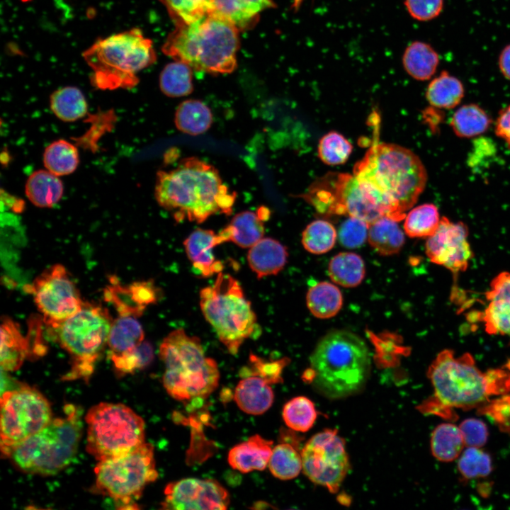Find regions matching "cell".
<instances>
[{"instance_id":"b9f144b4","label":"cell","mask_w":510,"mask_h":510,"mask_svg":"<svg viewBox=\"0 0 510 510\" xmlns=\"http://www.w3.org/2000/svg\"><path fill=\"white\" fill-rule=\"evenodd\" d=\"M337 232L332 224L324 220H317L307 225L302 234V244L305 249L313 254L329 251L335 245Z\"/></svg>"},{"instance_id":"f546056e","label":"cell","mask_w":510,"mask_h":510,"mask_svg":"<svg viewBox=\"0 0 510 510\" xmlns=\"http://www.w3.org/2000/svg\"><path fill=\"white\" fill-rule=\"evenodd\" d=\"M439 61V55L434 48L421 41H414L409 45L402 57L406 72L419 81L429 79L435 74Z\"/></svg>"},{"instance_id":"603a6c76","label":"cell","mask_w":510,"mask_h":510,"mask_svg":"<svg viewBox=\"0 0 510 510\" xmlns=\"http://www.w3.org/2000/svg\"><path fill=\"white\" fill-rule=\"evenodd\" d=\"M234 400L239 408L251 415L265 413L273 404V391L262 378L249 375L242 378L234 393Z\"/></svg>"},{"instance_id":"cb8c5ba5","label":"cell","mask_w":510,"mask_h":510,"mask_svg":"<svg viewBox=\"0 0 510 510\" xmlns=\"http://www.w3.org/2000/svg\"><path fill=\"white\" fill-rule=\"evenodd\" d=\"M29 337L23 336L18 324L4 317L1 324V368L4 371L18 369L32 353Z\"/></svg>"},{"instance_id":"d590c367","label":"cell","mask_w":510,"mask_h":510,"mask_svg":"<svg viewBox=\"0 0 510 510\" xmlns=\"http://www.w3.org/2000/svg\"><path fill=\"white\" fill-rule=\"evenodd\" d=\"M491 118L480 106L470 103L460 106L450 120L453 132L459 137L470 138L484 133Z\"/></svg>"},{"instance_id":"2e32d148","label":"cell","mask_w":510,"mask_h":510,"mask_svg":"<svg viewBox=\"0 0 510 510\" xmlns=\"http://www.w3.org/2000/svg\"><path fill=\"white\" fill-rule=\"evenodd\" d=\"M468 229L463 222L441 218L433 234L427 237L425 252L434 264L441 265L457 274L465 271L473 254L468 241Z\"/></svg>"},{"instance_id":"e575fe53","label":"cell","mask_w":510,"mask_h":510,"mask_svg":"<svg viewBox=\"0 0 510 510\" xmlns=\"http://www.w3.org/2000/svg\"><path fill=\"white\" fill-rule=\"evenodd\" d=\"M50 109L55 115L64 122H74L84 118L88 104L82 91L75 86H64L50 96Z\"/></svg>"},{"instance_id":"680465c9","label":"cell","mask_w":510,"mask_h":510,"mask_svg":"<svg viewBox=\"0 0 510 510\" xmlns=\"http://www.w3.org/2000/svg\"><path fill=\"white\" fill-rule=\"evenodd\" d=\"M208 1L209 4H210V3H211V1H212V0H208Z\"/></svg>"},{"instance_id":"ac0fdd59","label":"cell","mask_w":510,"mask_h":510,"mask_svg":"<svg viewBox=\"0 0 510 510\" xmlns=\"http://www.w3.org/2000/svg\"><path fill=\"white\" fill-rule=\"evenodd\" d=\"M485 297L488 305L482 318L485 331L510 336V273L503 271L495 276Z\"/></svg>"},{"instance_id":"60d3db41","label":"cell","mask_w":510,"mask_h":510,"mask_svg":"<svg viewBox=\"0 0 510 510\" xmlns=\"http://www.w3.org/2000/svg\"><path fill=\"white\" fill-rule=\"evenodd\" d=\"M268 466L276 478L282 480L295 478L302 469L301 453L291 443H280L273 448Z\"/></svg>"},{"instance_id":"8d00e7d4","label":"cell","mask_w":510,"mask_h":510,"mask_svg":"<svg viewBox=\"0 0 510 510\" xmlns=\"http://www.w3.org/2000/svg\"><path fill=\"white\" fill-rule=\"evenodd\" d=\"M43 164L47 170L57 176L73 173L79 162L76 146L64 139L51 142L43 153Z\"/></svg>"},{"instance_id":"d4e9b609","label":"cell","mask_w":510,"mask_h":510,"mask_svg":"<svg viewBox=\"0 0 510 510\" xmlns=\"http://www.w3.org/2000/svg\"><path fill=\"white\" fill-rule=\"evenodd\" d=\"M217 234L221 244L232 242L242 248H250L264 237V220L258 212L243 211Z\"/></svg>"},{"instance_id":"ffe728a7","label":"cell","mask_w":510,"mask_h":510,"mask_svg":"<svg viewBox=\"0 0 510 510\" xmlns=\"http://www.w3.org/2000/svg\"><path fill=\"white\" fill-rule=\"evenodd\" d=\"M217 234L211 230L197 229L183 242L189 260L199 275L204 278L222 271L223 265L217 260L212 249L220 244Z\"/></svg>"},{"instance_id":"6da1fadb","label":"cell","mask_w":510,"mask_h":510,"mask_svg":"<svg viewBox=\"0 0 510 510\" xmlns=\"http://www.w3.org/2000/svg\"><path fill=\"white\" fill-rule=\"evenodd\" d=\"M353 175L384 216L397 222L404 219L427 182L426 170L416 154L375 138L355 164Z\"/></svg>"},{"instance_id":"6f0895ef","label":"cell","mask_w":510,"mask_h":510,"mask_svg":"<svg viewBox=\"0 0 510 510\" xmlns=\"http://www.w3.org/2000/svg\"><path fill=\"white\" fill-rule=\"evenodd\" d=\"M303 0H293V6L295 8L299 7Z\"/></svg>"},{"instance_id":"c3c4849f","label":"cell","mask_w":510,"mask_h":510,"mask_svg":"<svg viewBox=\"0 0 510 510\" xmlns=\"http://www.w3.org/2000/svg\"><path fill=\"white\" fill-rule=\"evenodd\" d=\"M172 16L188 23L195 21L210 11L208 0H163Z\"/></svg>"},{"instance_id":"7bdbcfd3","label":"cell","mask_w":510,"mask_h":510,"mask_svg":"<svg viewBox=\"0 0 510 510\" xmlns=\"http://www.w3.org/2000/svg\"><path fill=\"white\" fill-rule=\"evenodd\" d=\"M282 416L288 427L293 431L306 432L314 425L317 412L310 399L298 396L285 404Z\"/></svg>"},{"instance_id":"bcb514c9","label":"cell","mask_w":510,"mask_h":510,"mask_svg":"<svg viewBox=\"0 0 510 510\" xmlns=\"http://www.w3.org/2000/svg\"><path fill=\"white\" fill-rule=\"evenodd\" d=\"M152 345L143 341L134 351L111 360L115 371L118 375L134 373L147 367L153 361Z\"/></svg>"},{"instance_id":"ee69618b","label":"cell","mask_w":510,"mask_h":510,"mask_svg":"<svg viewBox=\"0 0 510 510\" xmlns=\"http://www.w3.org/2000/svg\"><path fill=\"white\" fill-rule=\"evenodd\" d=\"M353 146L341 134L332 131L324 135L318 144V156L330 166L345 163L352 152Z\"/></svg>"},{"instance_id":"836d02e7","label":"cell","mask_w":510,"mask_h":510,"mask_svg":"<svg viewBox=\"0 0 510 510\" xmlns=\"http://www.w3.org/2000/svg\"><path fill=\"white\" fill-rule=\"evenodd\" d=\"M212 114L201 101L189 99L178 105L175 113V125L178 130L190 135L206 132L212 123Z\"/></svg>"},{"instance_id":"d6986e66","label":"cell","mask_w":510,"mask_h":510,"mask_svg":"<svg viewBox=\"0 0 510 510\" xmlns=\"http://www.w3.org/2000/svg\"><path fill=\"white\" fill-rule=\"evenodd\" d=\"M339 204L344 215L357 217L370 225L384 216L354 175L337 173Z\"/></svg>"},{"instance_id":"f907efd6","label":"cell","mask_w":510,"mask_h":510,"mask_svg":"<svg viewBox=\"0 0 510 510\" xmlns=\"http://www.w3.org/2000/svg\"><path fill=\"white\" fill-rule=\"evenodd\" d=\"M479 412L491 417L500 429L510 432V395L488 402Z\"/></svg>"},{"instance_id":"4316f807","label":"cell","mask_w":510,"mask_h":510,"mask_svg":"<svg viewBox=\"0 0 510 510\" xmlns=\"http://www.w3.org/2000/svg\"><path fill=\"white\" fill-rule=\"evenodd\" d=\"M273 6L271 0H212L208 13L230 22L237 28H244L261 11Z\"/></svg>"},{"instance_id":"5b68a950","label":"cell","mask_w":510,"mask_h":510,"mask_svg":"<svg viewBox=\"0 0 510 510\" xmlns=\"http://www.w3.org/2000/svg\"><path fill=\"white\" fill-rule=\"evenodd\" d=\"M165 366L163 385L179 401L204 399L217 387L220 372L215 361L205 357L199 339L182 329L168 334L159 347Z\"/></svg>"},{"instance_id":"f5cc1de1","label":"cell","mask_w":510,"mask_h":510,"mask_svg":"<svg viewBox=\"0 0 510 510\" xmlns=\"http://www.w3.org/2000/svg\"><path fill=\"white\" fill-rule=\"evenodd\" d=\"M128 288L132 303L143 311L147 305L159 300V288L152 280L135 282L128 285Z\"/></svg>"},{"instance_id":"db71d44e","label":"cell","mask_w":510,"mask_h":510,"mask_svg":"<svg viewBox=\"0 0 510 510\" xmlns=\"http://www.w3.org/2000/svg\"><path fill=\"white\" fill-rule=\"evenodd\" d=\"M465 445L468 447H482L488 438L486 424L477 419H468L461 422L459 426Z\"/></svg>"},{"instance_id":"8992f818","label":"cell","mask_w":510,"mask_h":510,"mask_svg":"<svg viewBox=\"0 0 510 510\" xmlns=\"http://www.w3.org/2000/svg\"><path fill=\"white\" fill-rule=\"evenodd\" d=\"M82 56L93 71L92 82L101 89L134 86L137 74L156 61L152 40L139 28L98 39Z\"/></svg>"},{"instance_id":"9a60e30c","label":"cell","mask_w":510,"mask_h":510,"mask_svg":"<svg viewBox=\"0 0 510 510\" xmlns=\"http://www.w3.org/2000/svg\"><path fill=\"white\" fill-rule=\"evenodd\" d=\"M26 289L33 295L45 323L55 328L82 307L78 288L65 267L55 264L37 276Z\"/></svg>"},{"instance_id":"816d5d0a","label":"cell","mask_w":510,"mask_h":510,"mask_svg":"<svg viewBox=\"0 0 510 510\" xmlns=\"http://www.w3.org/2000/svg\"><path fill=\"white\" fill-rule=\"evenodd\" d=\"M444 0H405L409 15L419 21H429L438 17L443 8Z\"/></svg>"},{"instance_id":"7402d4cb","label":"cell","mask_w":510,"mask_h":510,"mask_svg":"<svg viewBox=\"0 0 510 510\" xmlns=\"http://www.w3.org/2000/svg\"><path fill=\"white\" fill-rule=\"evenodd\" d=\"M287 248L278 240L263 237L248 251L247 261L258 278L277 275L288 262Z\"/></svg>"},{"instance_id":"277c9868","label":"cell","mask_w":510,"mask_h":510,"mask_svg":"<svg viewBox=\"0 0 510 510\" xmlns=\"http://www.w3.org/2000/svg\"><path fill=\"white\" fill-rule=\"evenodd\" d=\"M177 21L163 45L165 55L199 71L212 74L234 71L239 47L238 28L234 25L210 13L191 23Z\"/></svg>"},{"instance_id":"83f0119b","label":"cell","mask_w":510,"mask_h":510,"mask_svg":"<svg viewBox=\"0 0 510 510\" xmlns=\"http://www.w3.org/2000/svg\"><path fill=\"white\" fill-rule=\"evenodd\" d=\"M26 196L35 206L51 208L62 198L64 186L59 176L48 170L33 172L27 179Z\"/></svg>"},{"instance_id":"9c48e42d","label":"cell","mask_w":510,"mask_h":510,"mask_svg":"<svg viewBox=\"0 0 510 510\" xmlns=\"http://www.w3.org/2000/svg\"><path fill=\"white\" fill-rule=\"evenodd\" d=\"M201 311L220 341L232 354L257 330L256 316L239 282L219 273L212 285L200 292Z\"/></svg>"},{"instance_id":"3957f363","label":"cell","mask_w":510,"mask_h":510,"mask_svg":"<svg viewBox=\"0 0 510 510\" xmlns=\"http://www.w3.org/2000/svg\"><path fill=\"white\" fill-rule=\"evenodd\" d=\"M306 380L322 395L345 398L363 390L370 370V357L364 340L346 330H334L317 343L310 358Z\"/></svg>"},{"instance_id":"52a82bcc","label":"cell","mask_w":510,"mask_h":510,"mask_svg":"<svg viewBox=\"0 0 510 510\" xmlns=\"http://www.w3.org/2000/svg\"><path fill=\"white\" fill-rule=\"evenodd\" d=\"M64 416L12 448L7 457L23 471L52 475L66 468L75 456L82 434V412L74 404L64 407Z\"/></svg>"},{"instance_id":"11a10c76","label":"cell","mask_w":510,"mask_h":510,"mask_svg":"<svg viewBox=\"0 0 510 510\" xmlns=\"http://www.w3.org/2000/svg\"><path fill=\"white\" fill-rule=\"evenodd\" d=\"M495 133L510 149V105L499 112L495 123Z\"/></svg>"},{"instance_id":"44dd1931","label":"cell","mask_w":510,"mask_h":510,"mask_svg":"<svg viewBox=\"0 0 510 510\" xmlns=\"http://www.w3.org/2000/svg\"><path fill=\"white\" fill-rule=\"evenodd\" d=\"M273 450V441L256 434L233 446L227 460L234 470L243 473L264 470L268 465Z\"/></svg>"},{"instance_id":"74e56055","label":"cell","mask_w":510,"mask_h":510,"mask_svg":"<svg viewBox=\"0 0 510 510\" xmlns=\"http://www.w3.org/2000/svg\"><path fill=\"white\" fill-rule=\"evenodd\" d=\"M464 445L460 428L453 424H441L431 434V453L438 460L450 462L456 459Z\"/></svg>"},{"instance_id":"7dc6e473","label":"cell","mask_w":510,"mask_h":510,"mask_svg":"<svg viewBox=\"0 0 510 510\" xmlns=\"http://www.w3.org/2000/svg\"><path fill=\"white\" fill-rule=\"evenodd\" d=\"M458 470L468 479L487 476L492 470L491 458L477 447H469L460 458Z\"/></svg>"},{"instance_id":"1f68e13d","label":"cell","mask_w":510,"mask_h":510,"mask_svg":"<svg viewBox=\"0 0 510 510\" xmlns=\"http://www.w3.org/2000/svg\"><path fill=\"white\" fill-rule=\"evenodd\" d=\"M366 274L362 257L353 252H340L333 256L328 264V275L332 281L345 288L356 287Z\"/></svg>"},{"instance_id":"9f6ffc18","label":"cell","mask_w":510,"mask_h":510,"mask_svg":"<svg viewBox=\"0 0 510 510\" xmlns=\"http://www.w3.org/2000/svg\"><path fill=\"white\" fill-rule=\"evenodd\" d=\"M498 64L502 75L510 80V44L506 45L501 51Z\"/></svg>"},{"instance_id":"ba28073f","label":"cell","mask_w":510,"mask_h":510,"mask_svg":"<svg viewBox=\"0 0 510 510\" xmlns=\"http://www.w3.org/2000/svg\"><path fill=\"white\" fill-rule=\"evenodd\" d=\"M427 375L434 400L449 408L470 409L481 407L492 395H501L495 369L482 373L469 353L455 357L454 351H441L431 363Z\"/></svg>"},{"instance_id":"7a4b0ae2","label":"cell","mask_w":510,"mask_h":510,"mask_svg":"<svg viewBox=\"0 0 510 510\" xmlns=\"http://www.w3.org/2000/svg\"><path fill=\"white\" fill-rule=\"evenodd\" d=\"M154 196L176 221L201 223L216 213L230 215L236 193L222 183L212 165L193 157L157 172Z\"/></svg>"},{"instance_id":"4dcf8cb0","label":"cell","mask_w":510,"mask_h":510,"mask_svg":"<svg viewBox=\"0 0 510 510\" xmlns=\"http://www.w3.org/2000/svg\"><path fill=\"white\" fill-rule=\"evenodd\" d=\"M343 301L339 288L328 281L312 285L306 295L308 310L319 319H329L336 315L343 306Z\"/></svg>"},{"instance_id":"4fadbf2b","label":"cell","mask_w":510,"mask_h":510,"mask_svg":"<svg viewBox=\"0 0 510 510\" xmlns=\"http://www.w3.org/2000/svg\"><path fill=\"white\" fill-rule=\"evenodd\" d=\"M47 400L35 388L21 385L1 393V449L10 450L45 428L51 421Z\"/></svg>"},{"instance_id":"e0dca14e","label":"cell","mask_w":510,"mask_h":510,"mask_svg":"<svg viewBox=\"0 0 510 510\" xmlns=\"http://www.w3.org/2000/svg\"><path fill=\"white\" fill-rule=\"evenodd\" d=\"M164 509H226L230 495L218 482L210 479L184 478L169 483L164 489Z\"/></svg>"},{"instance_id":"ab89813d","label":"cell","mask_w":510,"mask_h":510,"mask_svg":"<svg viewBox=\"0 0 510 510\" xmlns=\"http://www.w3.org/2000/svg\"><path fill=\"white\" fill-rule=\"evenodd\" d=\"M404 218V230L411 238L429 237L436 230L441 220L438 208L433 203L412 208Z\"/></svg>"},{"instance_id":"484cf974","label":"cell","mask_w":510,"mask_h":510,"mask_svg":"<svg viewBox=\"0 0 510 510\" xmlns=\"http://www.w3.org/2000/svg\"><path fill=\"white\" fill-rule=\"evenodd\" d=\"M137 318L119 315L113 321L107 344L110 360L132 352L144 341V330Z\"/></svg>"},{"instance_id":"d6a6232c","label":"cell","mask_w":510,"mask_h":510,"mask_svg":"<svg viewBox=\"0 0 510 510\" xmlns=\"http://www.w3.org/2000/svg\"><path fill=\"white\" fill-rule=\"evenodd\" d=\"M464 93L462 81L448 72L443 71L429 83L426 97L435 108L452 109L460 103Z\"/></svg>"},{"instance_id":"f35d334b","label":"cell","mask_w":510,"mask_h":510,"mask_svg":"<svg viewBox=\"0 0 510 510\" xmlns=\"http://www.w3.org/2000/svg\"><path fill=\"white\" fill-rule=\"evenodd\" d=\"M192 67L176 61L168 64L159 76L161 91L169 97H181L193 91Z\"/></svg>"},{"instance_id":"681fc988","label":"cell","mask_w":510,"mask_h":510,"mask_svg":"<svg viewBox=\"0 0 510 510\" xmlns=\"http://www.w3.org/2000/svg\"><path fill=\"white\" fill-rule=\"evenodd\" d=\"M369 225L365 221L349 217L341 223L337 232L339 243L345 248L361 246L368 238Z\"/></svg>"},{"instance_id":"30bf717a","label":"cell","mask_w":510,"mask_h":510,"mask_svg":"<svg viewBox=\"0 0 510 510\" xmlns=\"http://www.w3.org/2000/svg\"><path fill=\"white\" fill-rule=\"evenodd\" d=\"M113 321L106 308L84 302L79 311L52 329L70 356L71 368L64 379H89L107 346Z\"/></svg>"},{"instance_id":"5bb4252c","label":"cell","mask_w":510,"mask_h":510,"mask_svg":"<svg viewBox=\"0 0 510 510\" xmlns=\"http://www.w3.org/2000/svg\"><path fill=\"white\" fill-rule=\"evenodd\" d=\"M302 471L314 483L336 493L349 468L345 441L336 430L314 435L301 450Z\"/></svg>"},{"instance_id":"f6af8a7d","label":"cell","mask_w":510,"mask_h":510,"mask_svg":"<svg viewBox=\"0 0 510 510\" xmlns=\"http://www.w3.org/2000/svg\"><path fill=\"white\" fill-rule=\"evenodd\" d=\"M286 358L277 361H266L258 356L251 353L249 362L239 371L241 378L255 375L262 378L270 385L280 382L283 368L288 364Z\"/></svg>"},{"instance_id":"8fae6325","label":"cell","mask_w":510,"mask_h":510,"mask_svg":"<svg viewBox=\"0 0 510 510\" xmlns=\"http://www.w3.org/2000/svg\"><path fill=\"white\" fill-rule=\"evenodd\" d=\"M85 419L86 450L98 461L125 455L144 443V420L125 404L99 403Z\"/></svg>"},{"instance_id":"7c38bea8","label":"cell","mask_w":510,"mask_h":510,"mask_svg":"<svg viewBox=\"0 0 510 510\" xmlns=\"http://www.w3.org/2000/svg\"><path fill=\"white\" fill-rule=\"evenodd\" d=\"M94 472L98 492L112 498L118 509H137L144 487L158 477L154 447L144 442L125 455L100 460Z\"/></svg>"},{"instance_id":"f1b7e54d","label":"cell","mask_w":510,"mask_h":510,"mask_svg":"<svg viewBox=\"0 0 510 510\" xmlns=\"http://www.w3.org/2000/svg\"><path fill=\"white\" fill-rule=\"evenodd\" d=\"M368 240L378 254L391 256L401 251L405 238L397 221L383 216L369 225Z\"/></svg>"}]
</instances>
